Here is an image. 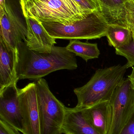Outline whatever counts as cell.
<instances>
[{
  "mask_svg": "<svg viewBox=\"0 0 134 134\" xmlns=\"http://www.w3.org/2000/svg\"><path fill=\"white\" fill-rule=\"evenodd\" d=\"M16 52L19 80H37L55 71L78 68L75 55L66 47L53 46L49 53H40L29 49L22 41L18 45Z\"/></svg>",
  "mask_w": 134,
  "mask_h": 134,
  "instance_id": "6da1fadb",
  "label": "cell"
},
{
  "mask_svg": "<svg viewBox=\"0 0 134 134\" xmlns=\"http://www.w3.org/2000/svg\"><path fill=\"white\" fill-rule=\"evenodd\" d=\"M127 69L126 64L97 69L86 84L74 90L78 99L76 107L85 108L110 102L116 87L123 81Z\"/></svg>",
  "mask_w": 134,
  "mask_h": 134,
  "instance_id": "7a4b0ae2",
  "label": "cell"
},
{
  "mask_svg": "<svg viewBox=\"0 0 134 134\" xmlns=\"http://www.w3.org/2000/svg\"><path fill=\"white\" fill-rule=\"evenodd\" d=\"M20 7L24 17H31L41 23L66 25L83 19L88 15L74 0H27Z\"/></svg>",
  "mask_w": 134,
  "mask_h": 134,
  "instance_id": "3957f363",
  "label": "cell"
},
{
  "mask_svg": "<svg viewBox=\"0 0 134 134\" xmlns=\"http://www.w3.org/2000/svg\"><path fill=\"white\" fill-rule=\"evenodd\" d=\"M41 23L52 37L69 40L99 39L105 36L109 25L102 13L98 11L70 24L53 22Z\"/></svg>",
  "mask_w": 134,
  "mask_h": 134,
  "instance_id": "277c9868",
  "label": "cell"
},
{
  "mask_svg": "<svg viewBox=\"0 0 134 134\" xmlns=\"http://www.w3.org/2000/svg\"><path fill=\"white\" fill-rule=\"evenodd\" d=\"M41 134H62L66 107L50 90L42 78L35 82Z\"/></svg>",
  "mask_w": 134,
  "mask_h": 134,
  "instance_id": "5b68a950",
  "label": "cell"
},
{
  "mask_svg": "<svg viewBox=\"0 0 134 134\" xmlns=\"http://www.w3.org/2000/svg\"><path fill=\"white\" fill-rule=\"evenodd\" d=\"M110 102L113 119L108 134H119L134 111V90L128 77L117 87Z\"/></svg>",
  "mask_w": 134,
  "mask_h": 134,
  "instance_id": "8992f818",
  "label": "cell"
},
{
  "mask_svg": "<svg viewBox=\"0 0 134 134\" xmlns=\"http://www.w3.org/2000/svg\"><path fill=\"white\" fill-rule=\"evenodd\" d=\"M0 38L9 47L16 50L20 42L26 41L28 34L26 22L19 15L9 0H6L5 9L0 8Z\"/></svg>",
  "mask_w": 134,
  "mask_h": 134,
  "instance_id": "52a82bcc",
  "label": "cell"
},
{
  "mask_svg": "<svg viewBox=\"0 0 134 134\" xmlns=\"http://www.w3.org/2000/svg\"><path fill=\"white\" fill-rule=\"evenodd\" d=\"M23 134H41L35 82L19 89Z\"/></svg>",
  "mask_w": 134,
  "mask_h": 134,
  "instance_id": "ba28073f",
  "label": "cell"
},
{
  "mask_svg": "<svg viewBox=\"0 0 134 134\" xmlns=\"http://www.w3.org/2000/svg\"><path fill=\"white\" fill-rule=\"evenodd\" d=\"M17 82H14L0 90V120L21 133L23 122Z\"/></svg>",
  "mask_w": 134,
  "mask_h": 134,
  "instance_id": "9c48e42d",
  "label": "cell"
},
{
  "mask_svg": "<svg viewBox=\"0 0 134 134\" xmlns=\"http://www.w3.org/2000/svg\"><path fill=\"white\" fill-rule=\"evenodd\" d=\"M24 18L28 34L24 42L28 48L38 52H51L52 48L56 44V39L50 35L41 23L31 17Z\"/></svg>",
  "mask_w": 134,
  "mask_h": 134,
  "instance_id": "30bf717a",
  "label": "cell"
},
{
  "mask_svg": "<svg viewBox=\"0 0 134 134\" xmlns=\"http://www.w3.org/2000/svg\"><path fill=\"white\" fill-rule=\"evenodd\" d=\"M82 109L85 118L98 133L108 134L113 119L110 102H103L89 108Z\"/></svg>",
  "mask_w": 134,
  "mask_h": 134,
  "instance_id": "8fae6325",
  "label": "cell"
},
{
  "mask_svg": "<svg viewBox=\"0 0 134 134\" xmlns=\"http://www.w3.org/2000/svg\"><path fill=\"white\" fill-rule=\"evenodd\" d=\"M17 58L16 50L9 47L0 38V90L19 81Z\"/></svg>",
  "mask_w": 134,
  "mask_h": 134,
  "instance_id": "7c38bea8",
  "label": "cell"
},
{
  "mask_svg": "<svg viewBox=\"0 0 134 134\" xmlns=\"http://www.w3.org/2000/svg\"><path fill=\"white\" fill-rule=\"evenodd\" d=\"M63 134H99L87 121L82 109L66 107L65 119L62 127Z\"/></svg>",
  "mask_w": 134,
  "mask_h": 134,
  "instance_id": "4fadbf2b",
  "label": "cell"
},
{
  "mask_svg": "<svg viewBox=\"0 0 134 134\" xmlns=\"http://www.w3.org/2000/svg\"><path fill=\"white\" fill-rule=\"evenodd\" d=\"M98 1L100 5L101 12L109 24H118L128 27L125 9V3L128 0Z\"/></svg>",
  "mask_w": 134,
  "mask_h": 134,
  "instance_id": "5bb4252c",
  "label": "cell"
},
{
  "mask_svg": "<svg viewBox=\"0 0 134 134\" xmlns=\"http://www.w3.org/2000/svg\"><path fill=\"white\" fill-rule=\"evenodd\" d=\"M105 36L109 46L119 48L130 44L132 39V32L128 27L118 24H109Z\"/></svg>",
  "mask_w": 134,
  "mask_h": 134,
  "instance_id": "9a60e30c",
  "label": "cell"
},
{
  "mask_svg": "<svg viewBox=\"0 0 134 134\" xmlns=\"http://www.w3.org/2000/svg\"><path fill=\"white\" fill-rule=\"evenodd\" d=\"M66 48L68 52L80 57L86 62L89 60L97 59L100 54L97 43L82 42L78 40H70Z\"/></svg>",
  "mask_w": 134,
  "mask_h": 134,
  "instance_id": "2e32d148",
  "label": "cell"
},
{
  "mask_svg": "<svg viewBox=\"0 0 134 134\" xmlns=\"http://www.w3.org/2000/svg\"><path fill=\"white\" fill-rule=\"evenodd\" d=\"M116 54L126 58L127 68L134 66V32L132 33V39L128 45L115 49Z\"/></svg>",
  "mask_w": 134,
  "mask_h": 134,
  "instance_id": "e0dca14e",
  "label": "cell"
},
{
  "mask_svg": "<svg viewBox=\"0 0 134 134\" xmlns=\"http://www.w3.org/2000/svg\"><path fill=\"white\" fill-rule=\"evenodd\" d=\"M86 14L95 11L101 12V7L98 0H74Z\"/></svg>",
  "mask_w": 134,
  "mask_h": 134,
  "instance_id": "ac0fdd59",
  "label": "cell"
},
{
  "mask_svg": "<svg viewBox=\"0 0 134 134\" xmlns=\"http://www.w3.org/2000/svg\"><path fill=\"white\" fill-rule=\"evenodd\" d=\"M126 20L128 27L134 32V0H128L125 3Z\"/></svg>",
  "mask_w": 134,
  "mask_h": 134,
  "instance_id": "d6986e66",
  "label": "cell"
},
{
  "mask_svg": "<svg viewBox=\"0 0 134 134\" xmlns=\"http://www.w3.org/2000/svg\"><path fill=\"white\" fill-rule=\"evenodd\" d=\"M17 129L0 120V134H21Z\"/></svg>",
  "mask_w": 134,
  "mask_h": 134,
  "instance_id": "ffe728a7",
  "label": "cell"
},
{
  "mask_svg": "<svg viewBox=\"0 0 134 134\" xmlns=\"http://www.w3.org/2000/svg\"><path fill=\"white\" fill-rule=\"evenodd\" d=\"M119 134H134V111Z\"/></svg>",
  "mask_w": 134,
  "mask_h": 134,
  "instance_id": "44dd1931",
  "label": "cell"
},
{
  "mask_svg": "<svg viewBox=\"0 0 134 134\" xmlns=\"http://www.w3.org/2000/svg\"><path fill=\"white\" fill-rule=\"evenodd\" d=\"M128 78L130 79L131 84H132V86L134 90V68L133 67L132 69V72L130 75L128 76Z\"/></svg>",
  "mask_w": 134,
  "mask_h": 134,
  "instance_id": "7402d4cb",
  "label": "cell"
},
{
  "mask_svg": "<svg viewBox=\"0 0 134 134\" xmlns=\"http://www.w3.org/2000/svg\"><path fill=\"white\" fill-rule=\"evenodd\" d=\"M6 0H0V8L6 9Z\"/></svg>",
  "mask_w": 134,
  "mask_h": 134,
  "instance_id": "603a6c76",
  "label": "cell"
},
{
  "mask_svg": "<svg viewBox=\"0 0 134 134\" xmlns=\"http://www.w3.org/2000/svg\"><path fill=\"white\" fill-rule=\"evenodd\" d=\"M27 0H20V6H23Z\"/></svg>",
  "mask_w": 134,
  "mask_h": 134,
  "instance_id": "cb8c5ba5",
  "label": "cell"
},
{
  "mask_svg": "<svg viewBox=\"0 0 134 134\" xmlns=\"http://www.w3.org/2000/svg\"></svg>",
  "mask_w": 134,
  "mask_h": 134,
  "instance_id": "d4e9b609",
  "label": "cell"
}]
</instances>
